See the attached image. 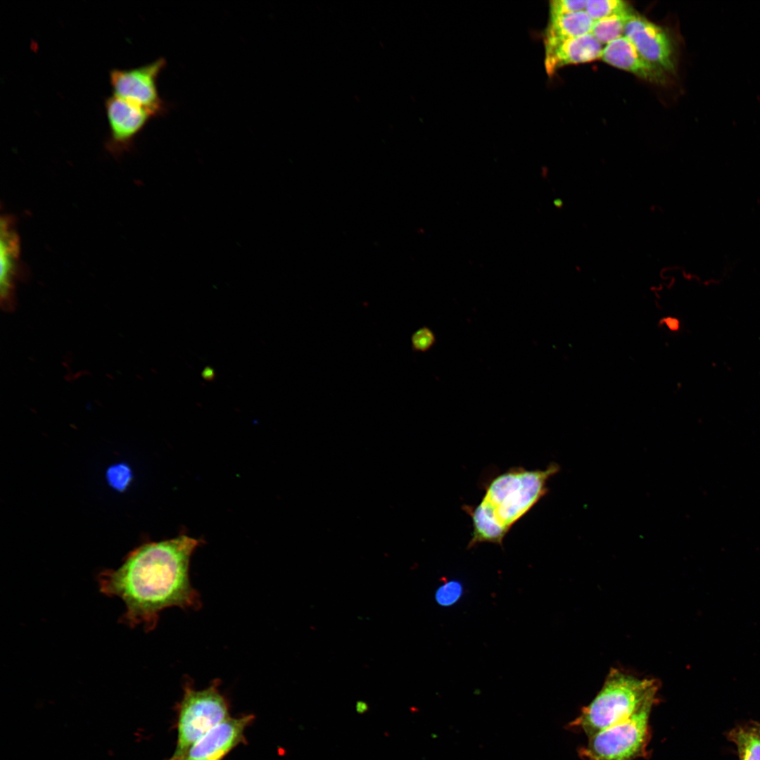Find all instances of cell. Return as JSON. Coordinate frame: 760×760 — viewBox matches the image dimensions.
I'll return each instance as SVG.
<instances>
[{
    "label": "cell",
    "instance_id": "3957f363",
    "mask_svg": "<svg viewBox=\"0 0 760 760\" xmlns=\"http://www.w3.org/2000/svg\"><path fill=\"white\" fill-rule=\"evenodd\" d=\"M659 688L656 678H640L613 668L601 690L569 728L583 732L589 737L629 718L645 704L657 702Z\"/></svg>",
    "mask_w": 760,
    "mask_h": 760
},
{
    "label": "cell",
    "instance_id": "6da1fadb",
    "mask_svg": "<svg viewBox=\"0 0 760 760\" xmlns=\"http://www.w3.org/2000/svg\"><path fill=\"white\" fill-rule=\"evenodd\" d=\"M199 545L184 535L146 543L132 551L118 569L100 573V591L125 604L120 622L132 628L142 624L149 631L165 609H198L201 602L191 583L189 564Z\"/></svg>",
    "mask_w": 760,
    "mask_h": 760
},
{
    "label": "cell",
    "instance_id": "e0dca14e",
    "mask_svg": "<svg viewBox=\"0 0 760 760\" xmlns=\"http://www.w3.org/2000/svg\"><path fill=\"white\" fill-rule=\"evenodd\" d=\"M462 593L463 587L460 582L446 581L437 589L435 598L441 606L449 607L458 602Z\"/></svg>",
    "mask_w": 760,
    "mask_h": 760
},
{
    "label": "cell",
    "instance_id": "7c38bea8",
    "mask_svg": "<svg viewBox=\"0 0 760 760\" xmlns=\"http://www.w3.org/2000/svg\"><path fill=\"white\" fill-rule=\"evenodd\" d=\"M600 58L649 82L664 84L667 81L666 72L643 58L625 37L605 45Z\"/></svg>",
    "mask_w": 760,
    "mask_h": 760
},
{
    "label": "cell",
    "instance_id": "8992f818",
    "mask_svg": "<svg viewBox=\"0 0 760 760\" xmlns=\"http://www.w3.org/2000/svg\"><path fill=\"white\" fill-rule=\"evenodd\" d=\"M165 64V60L159 58L139 68L112 70L109 78L113 95L147 109L153 115L162 112L157 79Z\"/></svg>",
    "mask_w": 760,
    "mask_h": 760
},
{
    "label": "cell",
    "instance_id": "9c48e42d",
    "mask_svg": "<svg viewBox=\"0 0 760 760\" xmlns=\"http://www.w3.org/2000/svg\"><path fill=\"white\" fill-rule=\"evenodd\" d=\"M252 715L229 717L197 740L179 760H222L242 742Z\"/></svg>",
    "mask_w": 760,
    "mask_h": 760
},
{
    "label": "cell",
    "instance_id": "7a4b0ae2",
    "mask_svg": "<svg viewBox=\"0 0 760 760\" xmlns=\"http://www.w3.org/2000/svg\"><path fill=\"white\" fill-rule=\"evenodd\" d=\"M559 470L555 462L544 469L517 467L491 479L479 503L463 507L472 521L467 548L482 543L502 546L512 527L547 494V481Z\"/></svg>",
    "mask_w": 760,
    "mask_h": 760
},
{
    "label": "cell",
    "instance_id": "d6986e66",
    "mask_svg": "<svg viewBox=\"0 0 760 760\" xmlns=\"http://www.w3.org/2000/svg\"><path fill=\"white\" fill-rule=\"evenodd\" d=\"M586 0H552L550 1V15L585 11Z\"/></svg>",
    "mask_w": 760,
    "mask_h": 760
},
{
    "label": "cell",
    "instance_id": "ba28073f",
    "mask_svg": "<svg viewBox=\"0 0 760 760\" xmlns=\"http://www.w3.org/2000/svg\"><path fill=\"white\" fill-rule=\"evenodd\" d=\"M110 134L106 150L115 157L129 151L135 137L153 115L147 109L113 95L105 102Z\"/></svg>",
    "mask_w": 760,
    "mask_h": 760
},
{
    "label": "cell",
    "instance_id": "277c9868",
    "mask_svg": "<svg viewBox=\"0 0 760 760\" xmlns=\"http://www.w3.org/2000/svg\"><path fill=\"white\" fill-rule=\"evenodd\" d=\"M218 684L215 680L203 690H195L189 684L184 686L178 709L177 744L168 760H179L208 731L230 717L227 700Z\"/></svg>",
    "mask_w": 760,
    "mask_h": 760
},
{
    "label": "cell",
    "instance_id": "5bb4252c",
    "mask_svg": "<svg viewBox=\"0 0 760 760\" xmlns=\"http://www.w3.org/2000/svg\"><path fill=\"white\" fill-rule=\"evenodd\" d=\"M631 11L630 7L623 11L594 21L591 33L602 45H607L623 37L625 25Z\"/></svg>",
    "mask_w": 760,
    "mask_h": 760
},
{
    "label": "cell",
    "instance_id": "7402d4cb",
    "mask_svg": "<svg viewBox=\"0 0 760 760\" xmlns=\"http://www.w3.org/2000/svg\"><path fill=\"white\" fill-rule=\"evenodd\" d=\"M754 730L760 735V725L752 726Z\"/></svg>",
    "mask_w": 760,
    "mask_h": 760
},
{
    "label": "cell",
    "instance_id": "ac0fdd59",
    "mask_svg": "<svg viewBox=\"0 0 760 760\" xmlns=\"http://www.w3.org/2000/svg\"><path fill=\"white\" fill-rule=\"evenodd\" d=\"M436 341L433 331L429 327H422L412 334V349L415 352L425 353L433 346Z\"/></svg>",
    "mask_w": 760,
    "mask_h": 760
},
{
    "label": "cell",
    "instance_id": "52a82bcc",
    "mask_svg": "<svg viewBox=\"0 0 760 760\" xmlns=\"http://www.w3.org/2000/svg\"><path fill=\"white\" fill-rule=\"evenodd\" d=\"M623 37L650 63L666 73L675 72L674 46L664 28L632 11L625 25Z\"/></svg>",
    "mask_w": 760,
    "mask_h": 760
},
{
    "label": "cell",
    "instance_id": "30bf717a",
    "mask_svg": "<svg viewBox=\"0 0 760 760\" xmlns=\"http://www.w3.org/2000/svg\"><path fill=\"white\" fill-rule=\"evenodd\" d=\"M1 303L6 310L14 305L15 287L24 274L20 260V241L13 215L1 217Z\"/></svg>",
    "mask_w": 760,
    "mask_h": 760
},
{
    "label": "cell",
    "instance_id": "2e32d148",
    "mask_svg": "<svg viewBox=\"0 0 760 760\" xmlns=\"http://www.w3.org/2000/svg\"><path fill=\"white\" fill-rule=\"evenodd\" d=\"M630 8L621 0H586L585 11L594 20H597Z\"/></svg>",
    "mask_w": 760,
    "mask_h": 760
},
{
    "label": "cell",
    "instance_id": "ffe728a7",
    "mask_svg": "<svg viewBox=\"0 0 760 760\" xmlns=\"http://www.w3.org/2000/svg\"><path fill=\"white\" fill-rule=\"evenodd\" d=\"M108 474L111 483L118 488H125L130 479L129 470L124 466H117L111 468Z\"/></svg>",
    "mask_w": 760,
    "mask_h": 760
},
{
    "label": "cell",
    "instance_id": "4fadbf2b",
    "mask_svg": "<svg viewBox=\"0 0 760 760\" xmlns=\"http://www.w3.org/2000/svg\"><path fill=\"white\" fill-rule=\"evenodd\" d=\"M594 20L585 11L550 15L544 41L562 40L592 32Z\"/></svg>",
    "mask_w": 760,
    "mask_h": 760
},
{
    "label": "cell",
    "instance_id": "9a60e30c",
    "mask_svg": "<svg viewBox=\"0 0 760 760\" xmlns=\"http://www.w3.org/2000/svg\"><path fill=\"white\" fill-rule=\"evenodd\" d=\"M729 737L737 746L740 760H760V735L752 726L736 728Z\"/></svg>",
    "mask_w": 760,
    "mask_h": 760
},
{
    "label": "cell",
    "instance_id": "5b68a950",
    "mask_svg": "<svg viewBox=\"0 0 760 760\" xmlns=\"http://www.w3.org/2000/svg\"><path fill=\"white\" fill-rule=\"evenodd\" d=\"M657 702H650L629 718L588 737L580 749L583 760H635L647 754L650 716Z\"/></svg>",
    "mask_w": 760,
    "mask_h": 760
},
{
    "label": "cell",
    "instance_id": "44dd1931",
    "mask_svg": "<svg viewBox=\"0 0 760 760\" xmlns=\"http://www.w3.org/2000/svg\"><path fill=\"white\" fill-rule=\"evenodd\" d=\"M202 376L205 379L210 381L214 378V371L210 367H207L203 369Z\"/></svg>",
    "mask_w": 760,
    "mask_h": 760
},
{
    "label": "cell",
    "instance_id": "8fae6325",
    "mask_svg": "<svg viewBox=\"0 0 760 760\" xmlns=\"http://www.w3.org/2000/svg\"><path fill=\"white\" fill-rule=\"evenodd\" d=\"M544 44L545 68L550 76L564 66L600 58L603 50L602 45L592 33L562 40L544 41Z\"/></svg>",
    "mask_w": 760,
    "mask_h": 760
}]
</instances>
